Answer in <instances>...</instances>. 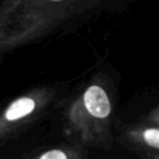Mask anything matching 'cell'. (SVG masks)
I'll use <instances>...</instances> for the list:
<instances>
[{"instance_id":"7a4b0ae2","label":"cell","mask_w":159,"mask_h":159,"mask_svg":"<svg viewBox=\"0 0 159 159\" xmlns=\"http://www.w3.org/2000/svg\"><path fill=\"white\" fill-rule=\"evenodd\" d=\"M35 109V101L30 97H22L14 101L5 112V118L7 120H17L29 116Z\"/></svg>"},{"instance_id":"3957f363","label":"cell","mask_w":159,"mask_h":159,"mask_svg":"<svg viewBox=\"0 0 159 159\" xmlns=\"http://www.w3.org/2000/svg\"><path fill=\"white\" fill-rule=\"evenodd\" d=\"M147 144L154 148H159V129H147L143 134Z\"/></svg>"},{"instance_id":"6da1fadb","label":"cell","mask_w":159,"mask_h":159,"mask_svg":"<svg viewBox=\"0 0 159 159\" xmlns=\"http://www.w3.org/2000/svg\"><path fill=\"white\" fill-rule=\"evenodd\" d=\"M83 103L89 114L96 118H106L111 113V102L99 86H91L83 94Z\"/></svg>"},{"instance_id":"277c9868","label":"cell","mask_w":159,"mask_h":159,"mask_svg":"<svg viewBox=\"0 0 159 159\" xmlns=\"http://www.w3.org/2000/svg\"><path fill=\"white\" fill-rule=\"evenodd\" d=\"M39 159H67V155L60 149H53V150L46 152Z\"/></svg>"}]
</instances>
